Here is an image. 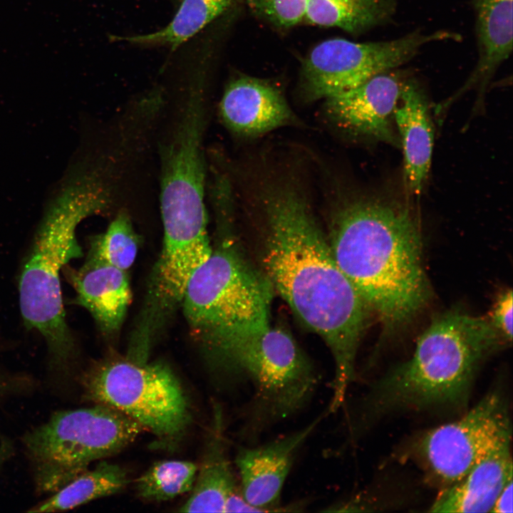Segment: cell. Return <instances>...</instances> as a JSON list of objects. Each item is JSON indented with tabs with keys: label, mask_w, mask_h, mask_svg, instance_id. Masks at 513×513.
Wrapping results in <instances>:
<instances>
[{
	"label": "cell",
	"mask_w": 513,
	"mask_h": 513,
	"mask_svg": "<svg viewBox=\"0 0 513 513\" xmlns=\"http://www.w3.org/2000/svg\"><path fill=\"white\" fill-rule=\"evenodd\" d=\"M257 194L265 222L266 278L329 348L334 362L330 402L340 406L355 380L359 343L372 312L336 264L299 185L290 177L271 178Z\"/></svg>",
	"instance_id": "cell-1"
},
{
	"label": "cell",
	"mask_w": 513,
	"mask_h": 513,
	"mask_svg": "<svg viewBox=\"0 0 513 513\" xmlns=\"http://www.w3.org/2000/svg\"><path fill=\"white\" fill-rule=\"evenodd\" d=\"M327 239L385 332L409 323L428 301L421 227L408 202L388 194L346 195L333 210Z\"/></svg>",
	"instance_id": "cell-2"
},
{
	"label": "cell",
	"mask_w": 513,
	"mask_h": 513,
	"mask_svg": "<svg viewBox=\"0 0 513 513\" xmlns=\"http://www.w3.org/2000/svg\"><path fill=\"white\" fill-rule=\"evenodd\" d=\"M508 343L487 316L452 310L435 318L411 357L376 382L349 420L360 434L392 410L461 405L480 365Z\"/></svg>",
	"instance_id": "cell-3"
},
{
	"label": "cell",
	"mask_w": 513,
	"mask_h": 513,
	"mask_svg": "<svg viewBox=\"0 0 513 513\" xmlns=\"http://www.w3.org/2000/svg\"><path fill=\"white\" fill-rule=\"evenodd\" d=\"M203 352L226 384L244 392L241 434L249 442L301 413L319 386L293 338L269 321L232 331Z\"/></svg>",
	"instance_id": "cell-4"
},
{
	"label": "cell",
	"mask_w": 513,
	"mask_h": 513,
	"mask_svg": "<svg viewBox=\"0 0 513 513\" xmlns=\"http://www.w3.org/2000/svg\"><path fill=\"white\" fill-rule=\"evenodd\" d=\"M49 206L25 256L19 278L20 310L25 326L43 337L52 383L62 389L70 378L75 344L66 321L60 274L82 254L76 229L85 218L107 212L109 204L93 182L70 177Z\"/></svg>",
	"instance_id": "cell-5"
},
{
	"label": "cell",
	"mask_w": 513,
	"mask_h": 513,
	"mask_svg": "<svg viewBox=\"0 0 513 513\" xmlns=\"http://www.w3.org/2000/svg\"><path fill=\"white\" fill-rule=\"evenodd\" d=\"M142 429L103 405L54 412L22 437L36 493L56 492L93 462L125 448Z\"/></svg>",
	"instance_id": "cell-6"
},
{
	"label": "cell",
	"mask_w": 513,
	"mask_h": 513,
	"mask_svg": "<svg viewBox=\"0 0 513 513\" xmlns=\"http://www.w3.org/2000/svg\"><path fill=\"white\" fill-rule=\"evenodd\" d=\"M271 287L229 241L212 249L190 277L180 304L202 351L232 331L268 322Z\"/></svg>",
	"instance_id": "cell-7"
},
{
	"label": "cell",
	"mask_w": 513,
	"mask_h": 513,
	"mask_svg": "<svg viewBox=\"0 0 513 513\" xmlns=\"http://www.w3.org/2000/svg\"><path fill=\"white\" fill-rule=\"evenodd\" d=\"M206 90L184 87L159 142L160 202L163 231L184 234L207 232L206 161L203 145L207 122Z\"/></svg>",
	"instance_id": "cell-8"
},
{
	"label": "cell",
	"mask_w": 513,
	"mask_h": 513,
	"mask_svg": "<svg viewBox=\"0 0 513 513\" xmlns=\"http://www.w3.org/2000/svg\"><path fill=\"white\" fill-rule=\"evenodd\" d=\"M80 385L86 399L123 413L162 443L175 441L189 424L184 391L164 363L105 359L89 368Z\"/></svg>",
	"instance_id": "cell-9"
},
{
	"label": "cell",
	"mask_w": 513,
	"mask_h": 513,
	"mask_svg": "<svg viewBox=\"0 0 513 513\" xmlns=\"http://www.w3.org/2000/svg\"><path fill=\"white\" fill-rule=\"evenodd\" d=\"M457 34L445 31H415L399 38L357 43L344 38L324 41L309 53L302 67V83L308 98L326 99L353 89L373 76L398 68L425 44Z\"/></svg>",
	"instance_id": "cell-10"
},
{
	"label": "cell",
	"mask_w": 513,
	"mask_h": 513,
	"mask_svg": "<svg viewBox=\"0 0 513 513\" xmlns=\"http://www.w3.org/2000/svg\"><path fill=\"white\" fill-rule=\"evenodd\" d=\"M508 405L502 393L484 397L460 419L429 430L418 444L430 472L447 487L488 452L511 440Z\"/></svg>",
	"instance_id": "cell-11"
},
{
	"label": "cell",
	"mask_w": 513,
	"mask_h": 513,
	"mask_svg": "<svg viewBox=\"0 0 513 513\" xmlns=\"http://www.w3.org/2000/svg\"><path fill=\"white\" fill-rule=\"evenodd\" d=\"M410 75L389 70L325 99V111L341 129L400 147L393 114Z\"/></svg>",
	"instance_id": "cell-12"
},
{
	"label": "cell",
	"mask_w": 513,
	"mask_h": 513,
	"mask_svg": "<svg viewBox=\"0 0 513 513\" xmlns=\"http://www.w3.org/2000/svg\"><path fill=\"white\" fill-rule=\"evenodd\" d=\"M320 415L303 428L257 446L239 449L235 465L244 500L256 512H281V492L302 447L323 418Z\"/></svg>",
	"instance_id": "cell-13"
},
{
	"label": "cell",
	"mask_w": 513,
	"mask_h": 513,
	"mask_svg": "<svg viewBox=\"0 0 513 513\" xmlns=\"http://www.w3.org/2000/svg\"><path fill=\"white\" fill-rule=\"evenodd\" d=\"M224 125L242 137H257L298 119L281 92L272 85L239 76L227 86L219 105Z\"/></svg>",
	"instance_id": "cell-14"
},
{
	"label": "cell",
	"mask_w": 513,
	"mask_h": 513,
	"mask_svg": "<svg viewBox=\"0 0 513 513\" xmlns=\"http://www.w3.org/2000/svg\"><path fill=\"white\" fill-rule=\"evenodd\" d=\"M393 119L403 152L405 184L410 195L419 197L431 166L434 131L426 94L410 75L403 86Z\"/></svg>",
	"instance_id": "cell-15"
},
{
	"label": "cell",
	"mask_w": 513,
	"mask_h": 513,
	"mask_svg": "<svg viewBox=\"0 0 513 513\" xmlns=\"http://www.w3.org/2000/svg\"><path fill=\"white\" fill-rule=\"evenodd\" d=\"M68 274L76 291L75 303L88 310L105 335L114 336L120 331L131 301L127 271L90 254L83 266Z\"/></svg>",
	"instance_id": "cell-16"
},
{
	"label": "cell",
	"mask_w": 513,
	"mask_h": 513,
	"mask_svg": "<svg viewBox=\"0 0 513 513\" xmlns=\"http://www.w3.org/2000/svg\"><path fill=\"white\" fill-rule=\"evenodd\" d=\"M473 6L478 61L462 86L442 103L440 110L471 89L478 92L475 109L480 108L492 77L512 51V0H473Z\"/></svg>",
	"instance_id": "cell-17"
},
{
	"label": "cell",
	"mask_w": 513,
	"mask_h": 513,
	"mask_svg": "<svg viewBox=\"0 0 513 513\" xmlns=\"http://www.w3.org/2000/svg\"><path fill=\"white\" fill-rule=\"evenodd\" d=\"M212 436L182 512H253L243 498L223 436L221 410L217 409Z\"/></svg>",
	"instance_id": "cell-18"
},
{
	"label": "cell",
	"mask_w": 513,
	"mask_h": 513,
	"mask_svg": "<svg viewBox=\"0 0 513 513\" xmlns=\"http://www.w3.org/2000/svg\"><path fill=\"white\" fill-rule=\"evenodd\" d=\"M511 440H506L482 457L457 482L440 492L430 512H490L496 498L512 480Z\"/></svg>",
	"instance_id": "cell-19"
},
{
	"label": "cell",
	"mask_w": 513,
	"mask_h": 513,
	"mask_svg": "<svg viewBox=\"0 0 513 513\" xmlns=\"http://www.w3.org/2000/svg\"><path fill=\"white\" fill-rule=\"evenodd\" d=\"M128 483L125 470L115 464L100 461L60 489L28 509V512H59L74 509L93 500L110 496Z\"/></svg>",
	"instance_id": "cell-20"
},
{
	"label": "cell",
	"mask_w": 513,
	"mask_h": 513,
	"mask_svg": "<svg viewBox=\"0 0 513 513\" xmlns=\"http://www.w3.org/2000/svg\"><path fill=\"white\" fill-rule=\"evenodd\" d=\"M234 0H181L171 21L153 33L113 36L118 41L142 46H165L172 51L222 15Z\"/></svg>",
	"instance_id": "cell-21"
},
{
	"label": "cell",
	"mask_w": 513,
	"mask_h": 513,
	"mask_svg": "<svg viewBox=\"0 0 513 513\" xmlns=\"http://www.w3.org/2000/svg\"><path fill=\"white\" fill-rule=\"evenodd\" d=\"M393 8V0H309L304 20L358 33L386 21Z\"/></svg>",
	"instance_id": "cell-22"
},
{
	"label": "cell",
	"mask_w": 513,
	"mask_h": 513,
	"mask_svg": "<svg viewBox=\"0 0 513 513\" xmlns=\"http://www.w3.org/2000/svg\"><path fill=\"white\" fill-rule=\"evenodd\" d=\"M197 472L196 464L189 461H158L136 480L137 494L148 501L172 499L191 491Z\"/></svg>",
	"instance_id": "cell-23"
},
{
	"label": "cell",
	"mask_w": 513,
	"mask_h": 513,
	"mask_svg": "<svg viewBox=\"0 0 513 513\" xmlns=\"http://www.w3.org/2000/svg\"><path fill=\"white\" fill-rule=\"evenodd\" d=\"M139 239L129 214L119 211L105 232L94 240L90 254L120 269L127 271L138 254Z\"/></svg>",
	"instance_id": "cell-24"
},
{
	"label": "cell",
	"mask_w": 513,
	"mask_h": 513,
	"mask_svg": "<svg viewBox=\"0 0 513 513\" xmlns=\"http://www.w3.org/2000/svg\"><path fill=\"white\" fill-rule=\"evenodd\" d=\"M269 22L289 27L304 21L309 0H243Z\"/></svg>",
	"instance_id": "cell-25"
},
{
	"label": "cell",
	"mask_w": 513,
	"mask_h": 513,
	"mask_svg": "<svg viewBox=\"0 0 513 513\" xmlns=\"http://www.w3.org/2000/svg\"><path fill=\"white\" fill-rule=\"evenodd\" d=\"M512 291L506 290L497 298L489 315V321L507 343L512 339Z\"/></svg>",
	"instance_id": "cell-26"
},
{
	"label": "cell",
	"mask_w": 513,
	"mask_h": 513,
	"mask_svg": "<svg viewBox=\"0 0 513 513\" xmlns=\"http://www.w3.org/2000/svg\"><path fill=\"white\" fill-rule=\"evenodd\" d=\"M35 382L23 375H9L0 370V400L8 397L24 395L33 390Z\"/></svg>",
	"instance_id": "cell-27"
},
{
	"label": "cell",
	"mask_w": 513,
	"mask_h": 513,
	"mask_svg": "<svg viewBox=\"0 0 513 513\" xmlns=\"http://www.w3.org/2000/svg\"><path fill=\"white\" fill-rule=\"evenodd\" d=\"M490 512H512V480L509 481L500 492Z\"/></svg>",
	"instance_id": "cell-28"
},
{
	"label": "cell",
	"mask_w": 513,
	"mask_h": 513,
	"mask_svg": "<svg viewBox=\"0 0 513 513\" xmlns=\"http://www.w3.org/2000/svg\"><path fill=\"white\" fill-rule=\"evenodd\" d=\"M11 455V451L7 446L0 445V472L6 463L10 460Z\"/></svg>",
	"instance_id": "cell-29"
}]
</instances>
